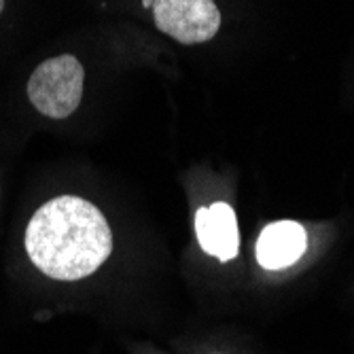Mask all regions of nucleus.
Returning a JSON list of instances; mask_svg holds the SVG:
<instances>
[{"mask_svg":"<svg viewBox=\"0 0 354 354\" xmlns=\"http://www.w3.org/2000/svg\"><path fill=\"white\" fill-rule=\"evenodd\" d=\"M26 252L53 280H81L98 270L113 250L104 214L79 196L45 202L26 227Z\"/></svg>","mask_w":354,"mask_h":354,"instance_id":"nucleus-1","label":"nucleus"},{"mask_svg":"<svg viewBox=\"0 0 354 354\" xmlns=\"http://www.w3.org/2000/svg\"><path fill=\"white\" fill-rule=\"evenodd\" d=\"M196 234L200 246L218 261H232L240 252V232L236 212L230 204L214 202L196 214Z\"/></svg>","mask_w":354,"mask_h":354,"instance_id":"nucleus-4","label":"nucleus"},{"mask_svg":"<svg viewBox=\"0 0 354 354\" xmlns=\"http://www.w3.org/2000/svg\"><path fill=\"white\" fill-rule=\"evenodd\" d=\"M308 250V232L297 221H276L257 240V261L266 270H284Z\"/></svg>","mask_w":354,"mask_h":354,"instance_id":"nucleus-5","label":"nucleus"},{"mask_svg":"<svg viewBox=\"0 0 354 354\" xmlns=\"http://www.w3.org/2000/svg\"><path fill=\"white\" fill-rule=\"evenodd\" d=\"M142 5H145L147 9H151V7H153V0H142Z\"/></svg>","mask_w":354,"mask_h":354,"instance_id":"nucleus-6","label":"nucleus"},{"mask_svg":"<svg viewBox=\"0 0 354 354\" xmlns=\"http://www.w3.org/2000/svg\"><path fill=\"white\" fill-rule=\"evenodd\" d=\"M153 19L180 45H198L216 37L221 11L214 0H153Z\"/></svg>","mask_w":354,"mask_h":354,"instance_id":"nucleus-3","label":"nucleus"},{"mask_svg":"<svg viewBox=\"0 0 354 354\" xmlns=\"http://www.w3.org/2000/svg\"><path fill=\"white\" fill-rule=\"evenodd\" d=\"M85 71L81 62L62 53L41 62L28 79V100L41 115L49 119L71 117L83 98Z\"/></svg>","mask_w":354,"mask_h":354,"instance_id":"nucleus-2","label":"nucleus"},{"mask_svg":"<svg viewBox=\"0 0 354 354\" xmlns=\"http://www.w3.org/2000/svg\"><path fill=\"white\" fill-rule=\"evenodd\" d=\"M3 9H5V0H0V13H3Z\"/></svg>","mask_w":354,"mask_h":354,"instance_id":"nucleus-7","label":"nucleus"}]
</instances>
